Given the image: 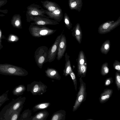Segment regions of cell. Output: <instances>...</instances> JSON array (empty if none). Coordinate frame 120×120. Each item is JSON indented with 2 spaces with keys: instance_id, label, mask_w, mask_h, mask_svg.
I'll list each match as a JSON object with an SVG mask.
<instances>
[{
  "instance_id": "6da1fadb",
  "label": "cell",
  "mask_w": 120,
  "mask_h": 120,
  "mask_svg": "<svg viewBox=\"0 0 120 120\" xmlns=\"http://www.w3.org/2000/svg\"><path fill=\"white\" fill-rule=\"evenodd\" d=\"M29 30L30 34L32 37L39 38L52 35L57 30L49 28L45 26L30 24Z\"/></svg>"
},
{
  "instance_id": "7a4b0ae2",
  "label": "cell",
  "mask_w": 120,
  "mask_h": 120,
  "mask_svg": "<svg viewBox=\"0 0 120 120\" xmlns=\"http://www.w3.org/2000/svg\"><path fill=\"white\" fill-rule=\"evenodd\" d=\"M80 86L79 90L77 94L76 100L73 107V112L76 111L82 103L86 99V86L85 82H84L82 78L80 77Z\"/></svg>"
},
{
  "instance_id": "3957f363",
  "label": "cell",
  "mask_w": 120,
  "mask_h": 120,
  "mask_svg": "<svg viewBox=\"0 0 120 120\" xmlns=\"http://www.w3.org/2000/svg\"><path fill=\"white\" fill-rule=\"evenodd\" d=\"M47 86L41 81H34L27 85V90L33 95L43 94L47 91Z\"/></svg>"
},
{
  "instance_id": "277c9868",
  "label": "cell",
  "mask_w": 120,
  "mask_h": 120,
  "mask_svg": "<svg viewBox=\"0 0 120 120\" xmlns=\"http://www.w3.org/2000/svg\"><path fill=\"white\" fill-rule=\"evenodd\" d=\"M45 10L44 9L39 5L33 4L27 7L26 15L27 21L30 22L31 18L35 16H38L44 17L45 15Z\"/></svg>"
},
{
  "instance_id": "5b68a950",
  "label": "cell",
  "mask_w": 120,
  "mask_h": 120,
  "mask_svg": "<svg viewBox=\"0 0 120 120\" xmlns=\"http://www.w3.org/2000/svg\"><path fill=\"white\" fill-rule=\"evenodd\" d=\"M48 47L45 46L39 47L34 52V57L38 66L42 68L43 64L46 63Z\"/></svg>"
},
{
  "instance_id": "8992f818",
  "label": "cell",
  "mask_w": 120,
  "mask_h": 120,
  "mask_svg": "<svg viewBox=\"0 0 120 120\" xmlns=\"http://www.w3.org/2000/svg\"><path fill=\"white\" fill-rule=\"evenodd\" d=\"M0 74L5 75L24 76L28 74L25 69L20 68L9 67L0 68Z\"/></svg>"
},
{
  "instance_id": "52a82bcc",
  "label": "cell",
  "mask_w": 120,
  "mask_h": 120,
  "mask_svg": "<svg viewBox=\"0 0 120 120\" xmlns=\"http://www.w3.org/2000/svg\"><path fill=\"white\" fill-rule=\"evenodd\" d=\"M26 98L25 97H20L11 102V105L4 113L3 120H8L11 114L15 111L23 106Z\"/></svg>"
},
{
  "instance_id": "ba28073f",
  "label": "cell",
  "mask_w": 120,
  "mask_h": 120,
  "mask_svg": "<svg viewBox=\"0 0 120 120\" xmlns=\"http://www.w3.org/2000/svg\"><path fill=\"white\" fill-rule=\"evenodd\" d=\"M120 24V17L116 21H108L104 22L99 26L98 33L102 34L110 32Z\"/></svg>"
},
{
  "instance_id": "9c48e42d",
  "label": "cell",
  "mask_w": 120,
  "mask_h": 120,
  "mask_svg": "<svg viewBox=\"0 0 120 120\" xmlns=\"http://www.w3.org/2000/svg\"><path fill=\"white\" fill-rule=\"evenodd\" d=\"M63 32L57 36L54 43L48 49L46 63H50L55 59L57 52L58 46Z\"/></svg>"
},
{
  "instance_id": "30bf717a",
  "label": "cell",
  "mask_w": 120,
  "mask_h": 120,
  "mask_svg": "<svg viewBox=\"0 0 120 120\" xmlns=\"http://www.w3.org/2000/svg\"><path fill=\"white\" fill-rule=\"evenodd\" d=\"M31 21L34 22L31 23L32 25L45 26L48 25H54L59 24L58 22L50 19L47 16L46 17L34 16L31 18L30 22Z\"/></svg>"
},
{
  "instance_id": "8fae6325",
  "label": "cell",
  "mask_w": 120,
  "mask_h": 120,
  "mask_svg": "<svg viewBox=\"0 0 120 120\" xmlns=\"http://www.w3.org/2000/svg\"><path fill=\"white\" fill-rule=\"evenodd\" d=\"M67 47V40L64 34H62L59 44L56 59L60 60L63 57Z\"/></svg>"
},
{
  "instance_id": "7c38bea8",
  "label": "cell",
  "mask_w": 120,
  "mask_h": 120,
  "mask_svg": "<svg viewBox=\"0 0 120 120\" xmlns=\"http://www.w3.org/2000/svg\"><path fill=\"white\" fill-rule=\"evenodd\" d=\"M45 14H46L49 18L53 19L58 22H60L63 18V13L61 8L53 11H49L46 10Z\"/></svg>"
},
{
  "instance_id": "4fadbf2b",
  "label": "cell",
  "mask_w": 120,
  "mask_h": 120,
  "mask_svg": "<svg viewBox=\"0 0 120 120\" xmlns=\"http://www.w3.org/2000/svg\"><path fill=\"white\" fill-rule=\"evenodd\" d=\"M72 34L79 43H81L82 38V33L80 24L77 23L73 27L72 30Z\"/></svg>"
},
{
  "instance_id": "5bb4252c",
  "label": "cell",
  "mask_w": 120,
  "mask_h": 120,
  "mask_svg": "<svg viewBox=\"0 0 120 120\" xmlns=\"http://www.w3.org/2000/svg\"><path fill=\"white\" fill-rule=\"evenodd\" d=\"M41 2L44 8L49 11H53L61 8L58 4L55 2L46 0L41 1Z\"/></svg>"
},
{
  "instance_id": "9a60e30c",
  "label": "cell",
  "mask_w": 120,
  "mask_h": 120,
  "mask_svg": "<svg viewBox=\"0 0 120 120\" xmlns=\"http://www.w3.org/2000/svg\"><path fill=\"white\" fill-rule=\"evenodd\" d=\"M113 90L110 89H105L101 93L99 98V102L103 104L106 102L112 96Z\"/></svg>"
},
{
  "instance_id": "2e32d148",
  "label": "cell",
  "mask_w": 120,
  "mask_h": 120,
  "mask_svg": "<svg viewBox=\"0 0 120 120\" xmlns=\"http://www.w3.org/2000/svg\"><path fill=\"white\" fill-rule=\"evenodd\" d=\"M46 75L48 77L52 79L60 80L61 77L58 71L56 69L47 68L45 71Z\"/></svg>"
},
{
  "instance_id": "e0dca14e",
  "label": "cell",
  "mask_w": 120,
  "mask_h": 120,
  "mask_svg": "<svg viewBox=\"0 0 120 120\" xmlns=\"http://www.w3.org/2000/svg\"><path fill=\"white\" fill-rule=\"evenodd\" d=\"M49 115L48 112L46 110H43L31 116L28 120H46Z\"/></svg>"
},
{
  "instance_id": "ac0fdd59",
  "label": "cell",
  "mask_w": 120,
  "mask_h": 120,
  "mask_svg": "<svg viewBox=\"0 0 120 120\" xmlns=\"http://www.w3.org/2000/svg\"><path fill=\"white\" fill-rule=\"evenodd\" d=\"M68 5L71 10H75L80 12L82 6V0H68Z\"/></svg>"
},
{
  "instance_id": "d6986e66",
  "label": "cell",
  "mask_w": 120,
  "mask_h": 120,
  "mask_svg": "<svg viewBox=\"0 0 120 120\" xmlns=\"http://www.w3.org/2000/svg\"><path fill=\"white\" fill-rule=\"evenodd\" d=\"M65 63L64 68L63 71V75L65 76L66 77L69 75L72 69L70 61L69 59L70 56L68 55L67 52L65 53Z\"/></svg>"
},
{
  "instance_id": "ffe728a7",
  "label": "cell",
  "mask_w": 120,
  "mask_h": 120,
  "mask_svg": "<svg viewBox=\"0 0 120 120\" xmlns=\"http://www.w3.org/2000/svg\"><path fill=\"white\" fill-rule=\"evenodd\" d=\"M66 112L64 110H60L55 112L52 115L51 120H65Z\"/></svg>"
},
{
  "instance_id": "44dd1931",
  "label": "cell",
  "mask_w": 120,
  "mask_h": 120,
  "mask_svg": "<svg viewBox=\"0 0 120 120\" xmlns=\"http://www.w3.org/2000/svg\"><path fill=\"white\" fill-rule=\"evenodd\" d=\"M51 105L49 102H44L36 105L33 107L32 110L34 112L45 110L49 107Z\"/></svg>"
},
{
  "instance_id": "7402d4cb",
  "label": "cell",
  "mask_w": 120,
  "mask_h": 120,
  "mask_svg": "<svg viewBox=\"0 0 120 120\" xmlns=\"http://www.w3.org/2000/svg\"><path fill=\"white\" fill-rule=\"evenodd\" d=\"M78 76L82 78L85 77L86 75L87 68V63L82 65H77Z\"/></svg>"
},
{
  "instance_id": "603a6c76",
  "label": "cell",
  "mask_w": 120,
  "mask_h": 120,
  "mask_svg": "<svg viewBox=\"0 0 120 120\" xmlns=\"http://www.w3.org/2000/svg\"><path fill=\"white\" fill-rule=\"evenodd\" d=\"M26 90L24 85L20 84L16 86L13 90L12 92L14 95L19 96L23 94Z\"/></svg>"
},
{
  "instance_id": "cb8c5ba5",
  "label": "cell",
  "mask_w": 120,
  "mask_h": 120,
  "mask_svg": "<svg viewBox=\"0 0 120 120\" xmlns=\"http://www.w3.org/2000/svg\"><path fill=\"white\" fill-rule=\"evenodd\" d=\"M111 44L110 41L107 40L105 41L102 44L100 50L103 54H107L109 52Z\"/></svg>"
},
{
  "instance_id": "d4e9b609",
  "label": "cell",
  "mask_w": 120,
  "mask_h": 120,
  "mask_svg": "<svg viewBox=\"0 0 120 120\" xmlns=\"http://www.w3.org/2000/svg\"><path fill=\"white\" fill-rule=\"evenodd\" d=\"M87 63L85 54L83 51H80L78 55L77 60V65H82Z\"/></svg>"
},
{
  "instance_id": "484cf974",
  "label": "cell",
  "mask_w": 120,
  "mask_h": 120,
  "mask_svg": "<svg viewBox=\"0 0 120 120\" xmlns=\"http://www.w3.org/2000/svg\"><path fill=\"white\" fill-rule=\"evenodd\" d=\"M23 106L14 111L10 116L8 120H18L23 108Z\"/></svg>"
},
{
  "instance_id": "4316f807",
  "label": "cell",
  "mask_w": 120,
  "mask_h": 120,
  "mask_svg": "<svg viewBox=\"0 0 120 120\" xmlns=\"http://www.w3.org/2000/svg\"><path fill=\"white\" fill-rule=\"evenodd\" d=\"M32 112L29 109L25 110L21 115L19 120H28V119L31 116Z\"/></svg>"
},
{
  "instance_id": "83f0119b",
  "label": "cell",
  "mask_w": 120,
  "mask_h": 120,
  "mask_svg": "<svg viewBox=\"0 0 120 120\" xmlns=\"http://www.w3.org/2000/svg\"><path fill=\"white\" fill-rule=\"evenodd\" d=\"M64 21L66 27L69 30L72 27V24L71 22L69 16L66 13L64 14Z\"/></svg>"
},
{
  "instance_id": "f1b7e54d",
  "label": "cell",
  "mask_w": 120,
  "mask_h": 120,
  "mask_svg": "<svg viewBox=\"0 0 120 120\" xmlns=\"http://www.w3.org/2000/svg\"><path fill=\"white\" fill-rule=\"evenodd\" d=\"M109 69L108 64L107 63L105 62L103 63L101 66V74L103 76L107 75L109 72Z\"/></svg>"
},
{
  "instance_id": "f546056e",
  "label": "cell",
  "mask_w": 120,
  "mask_h": 120,
  "mask_svg": "<svg viewBox=\"0 0 120 120\" xmlns=\"http://www.w3.org/2000/svg\"><path fill=\"white\" fill-rule=\"evenodd\" d=\"M9 90H7L4 93L0 96V107L7 101L9 99L8 97V94Z\"/></svg>"
},
{
  "instance_id": "4dcf8cb0",
  "label": "cell",
  "mask_w": 120,
  "mask_h": 120,
  "mask_svg": "<svg viewBox=\"0 0 120 120\" xmlns=\"http://www.w3.org/2000/svg\"><path fill=\"white\" fill-rule=\"evenodd\" d=\"M115 83L118 90H120V73L117 71L115 76Z\"/></svg>"
},
{
  "instance_id": "1f68e13d",
  "label": "cell",
  "mask_w": 120,
  "mask_h": 120,
  "mask_svg": "<svg viewBox=\"0 0 120 120\" xmlns=\"http://www.w3.org/2000/svg\"><path fill=\"white\" fill-rule=\"evenodd\" d=\"M69 75L71 76L73 82L74 86L75 89L76 91H77V82L75 74L73 71L72 70L71 71Z\"/></svg>"
},
{
  "instance_id": "d6a6232c",
  "label": "cell",
  "mask_w": 120,
  "mask_h": 120,
  "mask_svg": "<svg viewBox=\"0 0 120 120\" xmlns=\"http://www.w3.org/2000/svg\"><path fill=\"white\" fill-rule=\"evenodd\" d=\"M113 66L114 69L120 73V62L117 60H115L114 62Z\"/></svg>"
},
{
  "instance_id": "836d02e7",
  "label": "cell",
  "mask_w": 120,
  "mask_h": 120,
  "mask_svg": "<svg viewBox=\"0 0 120 120\" xmlns=\"http://www.w3.org/2000/svg\"><path fill=\"white\" fill-rule=\"evenodd\" d=\"M113 79L112 77L107 78L105 80L104 83L105 86H109L113 82Z\"/></svg>"
},
{
  "instance_id": "e575fe53",
  "label": "cell",
  "mask_w": 120,
  "mask_h": 120,
  "mask_svg": "<svg viewBox=\"0 0 120 120\" xmlns=\"http://www.w3.org/2000/svg\"><path fill=\"white\" fill-rule=\"evenodd\" d=\"M20 22L19 20H16L15 23V26H19L20 25Z\"/></svg>"
},
{
  "instance_id": "d590c367",
  "label": "cell",
  "mask_w": 120,
  "mask_h": 120,
  "mask_svg": "<svg viewBox=\"0 0 120 120\" xmlns=\"http://www.w3.org/2000/svg\"><path fill=\"white\" fill-rule=\"evenodd\" d=\"M15 38L14 36H12L11 37V40L12 41H14L15 40Z\"/></svg>"
},
{
  "instance_id": "8d00e7d4",
  "label": "cell",
  "mask_w": 120,
  "mask_h": 120,
  "mask_svg": "<svg viewBox=\"0 0 120 120\" xmlns=\"http://www.w3.org/2000/svg\"><path fill=\"white\" fill-rule=\"evenodd\" d=\"M1 32L0 31V38L1 37Z\"/></svg>"
}]
</instances>
